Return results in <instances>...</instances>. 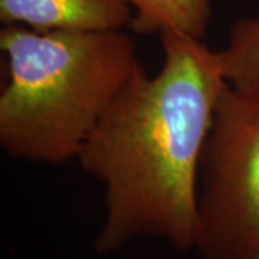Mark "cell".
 I'll return each mask as SVG.
<instances>
[{"label": "cell", "instance_id": "277c9868", "mask_svg": "<svg viewBox=\"0 0 259 259\" xmlns=\"http://www.w3.org/2000/svg\"><path fill=\"white\" fill-rule=\"evenodd\" d=\"M0 20L37 30H121L133 10L124 0H0Z\"/></svg>", "mask_w": 259, "mask_h": 259}, {"label": "cell", "instance_id": "8992f818", "mask_svg": "<svg viewBox=\"0 0 259 259\" xmlns=\"http://www.w3.org/2000/svg\"><path fill=\"white\" fill-rule=\"evenodd\" d=\"M255 259H259V256H256V258H255Z\"/></svg>", "mask_w": 259, "mask_h": 259}, {"label": "cell", "instance_id": "5b68a950", "mask_svg": "<svg viewBox=\"0 0 259 259\" xmlns=\"http://www.w3.org/2000/svg\"><path fill=\"white\" fill-rule=\"evenodd\" d=\"M133 10L130 28L151 35L177 32L203 39L212 15L210 0H124Z\"/></svg>", "mask_w": 259, "mask_h": 259}, {"label": "cell", "instance_id": "7a4b0ae2", "mask_svg": "<svg viewBox=\"0 0 259 259\" xmlns=\"http://www.w3.org/2000/svg\"><path fill=\"white\" fill-rule=\"evenodd\" d=\"M8 83L0 94V146L33 163L76 158L102 114L139 68L121 30H37L5 25Z\"/></svg>", "mask_w": 259, "mask_h": 259}, {"label": "cell", "instance_id": "6da1fadb", "mask_svg": "<svg viewBox=\"0 0 259 259\" xmlns=\"http://www.w3.org/2000/svg\"><path fill=\"white\" fill-rule=\"evenodd\" d=\"M160 39V71L150 76L140 65L76 157L104 187L98 255L140 238L194 249L199 164L231 58L183 33Z\"/></svg>", "mask_w": 259, "mask_h": 259}, {"label": "cell", "instance_id": "3957f363", "mask_svg": "<svg viewBox=\"0 0 259 259\" xmlns=\"http://www.w3.org/2000/svg\"><path fill=\"white\" fill-rule=\"evenodd\" d=\"M229 78L199 164L194 250L202 259L259 256V18L232 26Z\"/></svg>", "mask_w": 259, "mask_h": 259}]
</instances>
